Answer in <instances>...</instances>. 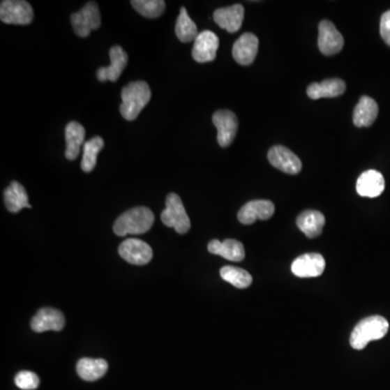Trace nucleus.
I'll use <instances>...</instances> for the list:
<instances>
[{
	"label": "nucleus",
	"instance_id": "obj_1",
	"mask_svg": "<svg viewBox=\"0 0 390 390\" xmlns=\"http://www.w3.org/2000/svg\"><path fill=\"white\" fill-rule=\"evenodd\" d=\"M152 97L150 86L143 82H131L121 89V117L126 121H135Z\"/></svg>",
	"mask_w": 390,
	"mask_h": 390
},
{
	"label": "nucleus",
	"instance_id": "obj_2",
	"mask_svg": "<svg viewBox=\"0 0 390 390\" xmlns=\"http://www.w3.org/2000/svg\"><path fill=\"white\" fill-rule=\"evenodd\" d=\"M154 213L148 207H135L125 211L115 221L113 230L119 237L127 234H143L152 228Z\"/></svg>",
	"mask_w": 390,
	"mask_h": 390
},
{
	"label": "nucleus",
	"instance_id": "obj_3",
	"mask_svg": "<svg viewBox=\"0 0 390 390\" xmlns=\"http://www.w3.org/2000/svg\"><path fill=\"white\" fill-rule=\"evenodd\" d=\"M389 330V323L381 315L364 317L352 331L350 345L356 350H362L373 340L383 338Z\"/></svg>",
	"mask_w": 390,
	"mask_h": 390
},
{
	"label": "nucleus",
	"instance_id": "obj_4",
	"mask_svg": "<svg viewBox=\"0 0 390 390\" xmlns=\"http://www.w3.org/2000/svg\"><path fill=\"white\" fill-rule=\"evenodd\" d=\"M160 218L164 225L174 228L179 234L187 233L191 228L187 211L184 209L183 203L177 194H168L166 197V209L163 211Z\"/></svg>",
	"mask_w": 390,
	"mask_h": 390
},
{
	"label": "nucleus",
	"instance_id": "obj_5",
	"mask_svg": "<svg viewBox=\"0 0 390 390\" xmlns=\"http://www.w3.org/2000/svg\"><path fill=\"white\" fill-rule=\"evenodd\" d=\"M70 23L77 36L87 37L91 31L101 27L99 7L95 1H90L77 13L70 15Z\"/></svg>",
	"mask_w": 390,
	"mask_h": 390
},
{
	"label": "nucleus",
	"instance_id": "obj_6",
	"mask_svg": "<svg viewBox=\"0 0 390 390\" xmlns=\"http://www.w3.org/2000/svg\"><path fill=\"white\" fill-rule=\"evenodd\" d=\"M34 17L32 6L24 0H3L0 5V19L6 24H31Z\"/></svg>",
	"mask_w": 390,
	"mask_h": 390
},
{
	"label": "nucleus",
	"instance_id": "obj_7",
	"mask_svg": "<svg viewBox=\"0 0 390 390\" xmlns=\"http://www.w3.org/2000/svg\"><path fill=\"white\" fill-rule=\"evenodd\" d=\"M213 123L216 126L219 146L227 148L234 140L238 133L239 121L237 115L229 110H220L213 115Z\"/></svg>",
	"mask_w": 390,
	"mask_h": 390
},
{
	"label": "nucleus",
	"instance_id": "obj_8",
	"mask_svg": "<svg viewBox=\"0 0 390 390\" xmlns=\"http://www.w3.org/2000/svg\"><path fill=\"white\" fill-rule=\"evenodd\" d=\"M119 255L131 264L143 266L149 264L153 257V250L148 243L138 239H127L119 245Z\"/></svg>",
	"mask_w": 390,
	"mask_h": 390
},
{
	"label": "nucleus",
	"instance_id": "obj_9",
	"mask_svg": "<svg viewBox=\"0 0 390 390\" xmlns=\"http://www.w3.org/2000/svg\"><path fill=\"white\" fill-rule=\"evenodd\" d=\"M317 45L323 54L333 56L338 54L344 47V37L331 21L323 20L319 24Z\"/></svg>",
	"mask_w": 390,
	"mask_h": 390
},
{
	"label": "nucleus",
	"instance_id": "obj_10",
	"mask_svg": "<svg viewBox=\"0 0 390 390\" xmlns=\"http://www.w3.org/2000/svg\"><path fill=\"white\" fill-rule=\"evenodd\" d=\"M218 48V36L211 31H203L194 40L192 57L199 63H207L216 59Z\"/></svg>",
	"mask_w": 390,
	"mask_h": 390
},
{
	"label": "nucleus",
	"instance_id": "obj_11",
	"mask_svg": "<svg viewBox=\"0 0 390 390\" xmlns=\"http://www.w3.org/2000/svg\"><path fill=\"white\" fill-rule=\"evenodd\" d=\"M268 160L273 167L286 174H299L303 168L299 156L283 146H276L270 149Z\"/></svg>",
	"mask_w": 390,
	"mask_h": 390
},
{
	"label": "nucleus",
	"instance_id": "obj_12",
	"mask_svg": "<svg viewBox=\"0 0 390 390\" xmlns=\"http://www.w3.org/2000/svg\"><path fill=\"white\" fill-rule=\"evenodd\" d=\"M324 269V258L317 253L301 255L292 264V272L299 278H317L323 273Z\"/></svg>",
	"mask_w": 390,
	"mask_h": 390
},
{
	"label": "nucleus",
	"instance_id": "obj_13",
	"mask_svg": "<svg viewBox=\"0 0 390 390\" xmlns=\"http://www.w3.org/2000/svg\"><path fill=\"white\" fill-rule=\"evenodd\" d=\"M274 204L267 200H255L248 202L239 211L238 219L243 225H252L257 219L267 220L273 216Z\"/></svg>",
	"mask_w": 390,
	"mask_h": 390
},
{
	"label": "nucleus",
	"instance_id": "obj_14",
	"mask_svg": "<svg viewBox=\"0 0 390 390\" xmlns=\"http://www.w3.org/2000/svg\"><path fill=\"white\" fill-rule=\"evenodd\" d=\"M66 325L63 313L54 308H42L31 322L33 331L37 333L46 331H61Z\"/></svg>",
	"mask_w": 390,
	"mask_h": 390
},
{
	"label": "nucleus",
	"instance_id": "obj_15",
	"mask_svg": "<svg viewBox=\"0 0 390 390\" xmlns=\"http://www.w3.org/2000/svg\"><path fill=\"white\" fill-rule=\"evenodd\" d=\"M260 40L253 33H245L233 45L232 54L240 66H250L258 54Z\"/></svg>",
	"mask_w": 390,
	"mask_h": 390
},
{
	"label": "nucleus",
	"instance_id": "obj_16",
	"mask_svg": "<svg viewBox=\"0 0 390 390\" xmlns=\"http://www.w3.org/2000/svg\"><path fill=\"white\" fill-rule=\"evenodd\" d=\"M110 58H111V66L107 68H100L97 70V78L100 82H117L123 70L128 63V54L123 50L121 46L112 47L110 50Z\"/></svg>",
	"mask_w": 390,
	"mask_h": 390
},
{
	"label": "nucleus",
	"instance_id": "obj_17",
	"mask_svg": "<svg viewBox=\"0 0 390 390\" xmlns=\"http://www.w3.org/2000/svg\"><path fill=\"white\" fill-rule=\"evenodd\" d=\"M244 7L242 5H233L230 7L220 8L213 13V21L227 32L235 33L242 27L244 20Z\"/></svg>",
	"mask_w": 390,
	"mask_h": 390
},
{
	"label": "nucleus",
	"instance_id": "obj_18",
	"mask_svg": "<svg viewBox=\"0 0 390 390\" xmlns=\"http://www.w3.org/2000/svg\"><path fill=\"white\" fill-rule=\"evenodd\" d=\"M357 192L364 197H377L385 190L383 174L377 170H366L358 178Z\"/></svg>",
	"mask_w": 390,
	"mask_h": 390
},
{
	"label": "nucleus",
	"instance_id": "obj_19",
	"mask_svg": "<svg viewBox=\"0 0 390 390\" xmlns=\"http://www.w3.org/2000/svg\"><path fill=\"white\" fill-rule=\"evenodd\" d=\"M346 90V84L340 78L323 80L322 83H313L308 86V97L313 100L321 98H335L343 95Z\"/></svg>",
	"mask_w": 390,
	"mask_h": 390
},
{
	"label": "nucleus",
	"instance_id": "obj_20",
	"mask_svg": "<svg viewBox=\"0 0 390 390\" xmlns=\"http://www.w3.org/2000/svg\"><path fill=\"white\" fill-rule=\"evenodd\" d=\"M209 252L235 262H242L245 257V250L242 243L232 239H228L223 242L218 240L211 241L209 244Z\"/></svg>",
	"mask_w": 390,
	"mask_h": 390
},
{
	"label": "nucleus",
	"instance_id": "obj_21",
	"mask_svg": "<svg viewBox=\"0 0 390 390\" xmlns=\"http://www.w3.org/2000/svg\"><path fill=\"white\" fill-rule=\"evenodd\" d=\"M3 201L6 207L10 213H19L23 209H31L29 195L22 184L17 181H13L9 187L3 192Z\"/></svg>",
	"mask_w": 390,
	"mask_h": 390
},
{
	"label": "nucleus",
	"instance_id": "obj_22",
	"mask_svg": "<svg viewBox=\"0 0 390 390\" xmlns=\"http://www.w3.org/2000/svg\"><path fill=\"white\" fill-rule=\"evenodd\" d=\"M297 227L309 239H315L322 233L325 217L317 211H305L297 217Z\"/></svg>",
	"mask_w": 390,
	"mask_h": 390
},
{
	"label": "nucleus",
	"instance_id": "obj_23",
	"mask_svg": "<svg viewBox=\"0 0 390 390\" xmlns=\"http://www.w3.org/2000/svg\"><path fill=\"white\" fill-rule=\"evenodd\" d=\"M378 115V105L372 98H360L354 107V123L357 127H370L375 121Z\"/></svg>",
	"mask_w": 390,
	"mask_h": 390
},
{
	"label": "nucleus",
	"instance_id": "obj_24",
	"mask_svg": "<svg viewBox=\"0 0 390 390\" xmlns=\"http://www.w3.org/2000/svg\"><path fill=\"white\" fill-rule=\"evenodd\" d=\"M85 128L77 121H70L66 127V158L68 160H76L80 156V147L85 141Z\"/></svg>",
	"mask_w": 390,
	"mask_h": 390
},
{
	"label": "nucleus",
	"instance_id": "obj_25",
	"mask_svg": "<svg viewBox=\"0 0 390 390\" xmlns=\"http://www.w3.org/2000/svg\"><path fill=\"white\" fill-rule=\"evenodd\" d=\"M109 364L103 359H80L77 363V373L84 381L95 382L107 373Z\"/></svg>",
	"mask_w": 390,
	"mask_h": 390
},
{
	"label": "nucleus",
	"instance_id": "obj_26",
	"mask_svg": "<svg viewBox=\"0 0 390 390\" xmlns=\"http://www.w3.org/2000/svg\"><path fill=\"white\" fill-rule=\"evenodd\" d=\"M176 35L181 43L193 42L199 36L197 24L192 21L191 17L188 15L187 9L182 7L180 9L179 17L176 22Z\"/></svg>",
	"mask_w": 390,
	"mask_h": 390
},
{
	"label": "nucleus",
	"instance_id": "obj_27",
	"mask_svg": "<svg viewBox=\"0 0 390 390\" xmlns=\"http://www.w3.org/2000/svg\"><path fill=\"white\" fill-rule=\"evenodd\" d=\"M105 147V141L101 137H93L84 144V156L80 167L85 172H90L95 170L97 165V158L100 151Z\"/></svg>",
	"mask_w": 390,
	"mask_h": 390
},
{
	"label": "nucleus",
	"instance_id": "obj_28",
	"mask_svg": "<svg viewBox=\"0 0 390 390\" xmlns=\"http://www.w3.org/2000/svg\"><path fill=\"white\" fill-rule=\"evenodd\" d=\"M220 276L225 281L238 289H246L253 282L252 276L246 270L237 267L225 266L221 268Z\"/></svg>",
	"mask_w": 390,
	"mask_h": 390
},
{
	"label": "nucleus",
	"instance_id": "obj_29",
	"mask_svg": "<svg viewBox=\"0 0 390 390\" xmlns=\"http://www.w3.org/2000/svg\"><path fill=\"white\" fill-rule=\"evenodd\" d=\"M131 5L139 15L149 19L160 17L166 8V3L163 0H133Z\"/></svg>",
	"mask_w": 390,
	"mask_h": 390
},
{
	"label": "nucleus",
	"instance_id": "obj_30",
	"mask_svg": "<svg viewBox=\"0 0 390 390\" xmlns=\"http://www.w3.org/2000/svg\"><path fill=\"white\" fill-rule=\"evenodd\" d=\"M15 385L23 390H34L40 384V380L36 374L29 371H22L15 376Z\"/></svg>",
	"mask_w": 390,
	"mask_h": 390
},
{
	"label": "nucleus",
	"instance_id": "obj_31",
	"mask_svg": "<svg viewBox=\"0 0 390 390\" xmlns=\"http://www.w3.org/2000/svg\"><path fill=\"white\" fill-rule=\"evenodd\" d=\"M380 29H381V35L383 37L384 42L388 46H390V10L382 15Z\"/></svg>",
	"mask_w": 390,
	"mask_h": 390
}]
</instances>
